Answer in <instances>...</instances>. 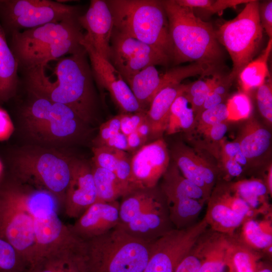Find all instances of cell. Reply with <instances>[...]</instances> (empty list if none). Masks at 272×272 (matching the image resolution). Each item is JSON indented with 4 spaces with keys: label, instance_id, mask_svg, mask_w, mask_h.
I'll list each match as a JSON object with an SVG mask.
<instances>
[{
    "label": "cell",
    "instance_id": "8992f818",
    "mask_svg": "<svg viewBox=\"0 0 272 272\" xmlns=\"http://www.w3.org/2000/svg\"><path fill=\"white\" fill-rule=\"evenodd\" d=\"M31 100L23 111L27 129L35 138L46 142L80 140L88 134V123L64 104L30 93Z\"/></svg>",
    "mask_w": 272,
    "mask_h": 272
},
{
    "label": "cell",
    "instance_id": "7dc6e473",
    "mask_svg": "<svg viewBox=\"0 0 272 272\" xmlns=\"http://www.w3.org/2000/svg\"><path fill=\"white\" fill-rule=\"evenodd\" d=\"M222 156L234 160L242 166L248 164L247 159L241 151L240 145L236 141L227 142L223 145Z\"/></svg>",
    "mask_w": 272,
    "mask_h": 272
},
{
    "label": "cell",
    "instance_id": "680465c9",
    "mask_svg": "<svg viewBox=\"0 0 272 272\" xmlns=\"http://www.w3.org/2000/svg\"><path fill=\"white\" fill-rule=\"evenodd\" d=\"M257 272H272V270L269 266H262L260 264Z\"/></svg>",
    "mask_w": 272,
    "mask_h": 272
},
{
    "label": "cell",
    "instance_id": "d6a6232c",
    "mask_svg": "<svg viewBox=\"0 0 272 272\" xmlns=\"http://www.w3.org/2000/svg\"><path fill=\"white\" fill-rule=\"evenodd\" d=\"M189 104L184 93L176 98L170 110L165 130L167 134L188 131L194 126L195 116Z\"/></svg>",
    "mask_w": 272,
    "mask_h": 272
},
{
    "label": "cell",
    "instance_id": "b9f144b4",
    "mask_svg": "<svg viewBox=\"0 0 272 272\" xmlns=\"http://www.w3.org/2000/svg\"><path fill=\"white\" fill-rule=\"evenodd\" d=\"M201 262L198 241L181 260L174 272H198Z\"/></svg>",
    "mask_w": 272,
    "mask_h": 272
},
{
    "label": "cell",
    "instance_id": "c3c4849f",
    "mask_svg": "<svg viewBox=\"0 0 272 272\" xmlns=\"http://www.w3.org/2000/svg\"><path fill=\"white\" fill-rule=\"evenodd\" d=\"M14 130V125L9 114L0 107V141L8 140Z\"/></svg>",
    "mask_w": 272,
    "mask_h": 272
},
{
    "label": "cell",
    "instance_id": "30bf717a",
    "mask_svg": "<svg viewBox=\"0 0 272 272\" xmlns=\"http://www.w3.org/2000/svg\"><path fill=\"white\" fill-rule=\"evenodd\" d=\"M79 12L77 7L50 0H0V24L11 34L79 17Z\"/></svg>",
    "mask_w": 272,
    "mask_h": 272
},
{
    "label": "cell",
    "instance_id": "836d02e7",
    "mask_svg": "<svg viewBox=\"0 0 272 272\" xmlns=\"http://www.w3.org/2000/svg\"><path fill=\"white\" fill-rule=\"evenodd\" d=\"M242 242L254 249H266L272 245V230L270 221H256L252 218L242 223Z\"/></svg>",
    "mask_w": 272,
    "mask_h": 272
},
{
    "label": "cell",
    "instance_id": "6da1fadb",
    "mask_svg": "<svg viewBox=\"0 0 272 272\" xmlns=\"http://www.w3.org/2000/svg\"><path fill=\"white\" fill-rule=\"evenodd\" d=\"M88 54L83 46L76 52L60 58L55 65L56 80L45 74V66L25 71L29 92L73 110L85 122L95 119L98 100Z\"/></svg>",
    "mask_w": 272,
    "mask_h": 272
},
{
    "label": "cell",
    "instance_id": "5b68a950",
    "mask_svg": "<svg viewBox=\"0 0 272 272\" xmlns=\"http://www.w3.org/2000/svg\"><path fill=\"white\" fill-rule=\"evenodd\" d=\"M114 29L169 56L172 46L162 1L108 0Z\"/></svg>",
    "mask_w": 272,
    "mask_h": 272
},
{
    "label": "cell",
    "instance_id": "9a60e30c",
    "mask_svg": "<svg viewBox=\"0 0 272 272\" xmlns=\"http://www.w3.org/2000/svg\"><path fill=\"white\" fill-rule=\"evenodd\" d=\"M169 163V153L163 139L142 146L131 157L129 184L131 190L155 187Z\"/></svg>",
    "mask_w": 272,
    "mask_h": 272
},
{
    "label": "cell",
    "instance_id": "6f0895ef",
    "mask_svg": "<svg viewBox=\"0 0 272 272\" xmlns=\"http://www.w3.org/2000/svg\"><path fill=\"white\" fill-rule=\"evenodd\" d=\"M268 192L271 195L272 193V167L271 165L269 167L267 177V184H266Z\"/></svg>",
    "mask_w": 272,
    "mask_h": 272
},
{
    "label": "cell",
    "instance_id": "7c38bea8",
    "mask_svg": "<svg viewBox=\"0 0 272 272\" xmlns=\"http://www.w3.org/2000/svg\"><path fill=\"white\" fill-rule=\"evenodd\" d=\"M109 61L125 82L150 65H167L171 59L163 52L113 29Z\"/></svg>",
    "mask_w": 272,
    "mask_h": 272
},
{
    "label": "cell",
    "instance_id": "db71d44e",
    "mask_svg": "<svg viewBox=\"0 0 272 272\" xmlns=\"http://www.w3.org/2000/svg\"><path fill=\"white\" fill-rule=\"evenodd\" d=\"M179 6L192 9L200 8L207 11L212 5L213 0H174Z\"/></svg>",
    "mask_w": 272,
    "mask_h": 272
},
{
    "label": "cell",
    "instance_id": "7bdbcfd3",
    "mask_svg": "<svg viewBox=\"0 0 272 272\" xmlns=\"http://www.w3.org/2000/svg\"><path fill=\"white\" fill-rule=\"evenodd\" d=\"M120 114L103 123L99 127L98 135L95 140V146H102L112 137L121 132Z\"/></svg>",
    "mask_w": 272,
    "mask_h": 272
},
{
    "label": "cell",
    "instance_id": "ffe728a7",
    "mask_svg": "<svg viewBox=\"0 0 272 272\" xmlns=\"http://www.w3.org/2000/svg\"><path fill=\"white\" fill-rule=\"evenodd\" d=\"M119 202L96 201L80 217L71 228L83 241L102 235L115 228L119 224Z\"/></svg>",
    "mask_w": 272,
    "mask_h": 272
},
{
    "label": "cell",
    "instance_id": "60d3db41",
    "mask_svg": "<svg viewBox=\"0 0 272 272\" xmlns=\"http://www.w3.org/2000/svg\"><path fill=\"white\" fill-rule=\"evenodd\" d=\"M92 150L94 165L114 173L120 150L103 146H95Z\"/></svg>",
    "mask_w": 272,
    "mask_h": 272
},
{
    "label": "cell",
    "instance_id": "11a10c76",
    "mask_svg": "<svg viewBox=\"0 0 272 272\" xmlns=\"http://www.w3.org/2000/svg\"><path fill=\"white\" fill-rule=\"evenodd\" d=\"M128 151H137L146 143L136 131L127 135Z\"/></svg>",
    "mask_w": 272,
    "mask_h": 272
},
{
    "label": "cell",
    "instance_id": "f907efd6",
    "mask_svg": "<svg viewBox=\"0 0 272 272\" xmlns=\"http://www.w3.org/2000/svg\"><path fill=\"white\" fill-rule=\"evenodd\" d=\"M116 150L128 151L127 136L120 132L106 141L103 145Z\"/></svg>",
    "mask_w": 272,
    "mask_h": 272
},
{
    "label": "cell",
    "instance_id": "74e56055",
    "mask_svg": "<svg viewBox=\"0 0 272 272\" xmlns=\"http://www.w3.org/2000/svg\"><path fill=\"white\" fill-rule=\"evenodd\" d=\"M226 103L229 113L228 120L245 119L249 118L251 113V100L247 94L243 92L233 95Z\"/></svg>",
    "mask_w": 272,
    "mask_h": 272
},
{
    "label": "cell",
    "instance_id": "4fadbf2b",
    "mask_svg": "<svg viewBox=\"0 0 272 272\" xmlns=\"http://www.w3.org/2000/svg\"><path fill=\"white\" fill-rule=\"evenodd\" d=\"M211 74L207 68L196 62L172 67L164 73H160L155 65H150L135 74L125 82L142 109L147 111L153 99L164 88L181 83L188 77Z\"/></svg>",
    "mask_w": 272,
    "mask_h": 272
},
{
    "label": "cell",
    "instance_id": "f1b7e54d",
    "mask_svg": "<svg viewBox=\"0 0 272 272\" xmlns=\"http://www.w3.org/2000/svg\"><path fill=\"white\" fill-rule=\"evenodd\" d=\"M92 170L97 192V201H114L132 191L128 184L120 181L112 172L94 165Z\"/></svg>",
    "mask_w": 272,
    "mask_h": 272
},
{
    "label": "cell",
    "instance_id": "1f68e13d",
    "mask_svg": "<svg viewBox=\"0 0 272 272\" xmlns=\"http://www.w3.org/2000/svg\"><path fill=\"white\" fill-rule=\"evenodd\" d=\"M259 255L241 241L231 238L227 251L226 264L230 265L234 272H257L260 265Z\"/></svg>",
    "mask_w": 272,
    "mask_h": 272
},
{
    "label": "cell",
    "instance_id": "ac0fdd59",
    "mask_svg": "<svg viewBox=\"0 0 272 272\" xmlns=\"http://www.w3.org/2000/svg\"><path fill=\"white\" fill-rule=\"evenodd\" d=\"M65 199L67 213L72 217H80L97 201L92 166L85 161L72 158L71 179Z\"/></svg>",
    "mask_w": 272,
    "mask_h": 272
},
{
    "label": "cell",
    "instance_id": "5bb4252c",
    "mask_svg": "<svg viewBox=\"0 0 272 272\" xmlns=\"http://www.w3.org/2000/svg\"><path fill=\"white\" fill-rule=\"evenodd\" d=\"M88 54L94 81L106 90L121 113L145 111L120 73L111 63L101 56L84 37L81 41Z\"/></svg>",
    "mask_w": 272,
    "mask_h": 272
},
{
    "label": "cell",
    "instance_id": "d6986e66",
    "mask_svg": "<svg viewBox=\"0 0 272 272\" xmlns=\"http://www.w3.org/2000/svg\"><path fill=\"white\" fill-rule=\"evenodd\" d=\"M172 224L163 198L143 211L130 222L116 227L132 237L150 243L172 229Z\"/></svg>",
    "mask_w": 272,
    "mask_h": 272
},
{
    "label": "cell",
    "instance_id": "83f0119b",
    "mask_svg": "<svg viewBox=\"0 0 272 272\" xmlns=\"http://www.w3.org/2000/svg\"><path fill=\"white\" fill-rule=\"evenodd\" d=\"M163 198L156 188L133 190L122 197L119 207V224L132 221L144 210Z\"/></svg>",
    "mask_w": 272,
    "mask_h": 272
},
{
    "label": "cell",
    "instance_id": "f35d334b",
    "mask_svg": "<svg viewBox=\"0 0 272 272\" xmlns=\"http://www.w3.org/2000/svg\"><path fill=\"white\" fill-rule=\"evenodd\" d=\"M229 113L225 102L204 110L195 117L197 127L203 132L208 128L216 124L228 120Z\"/></svg>",
    "mask_w": 272,
    "mask_h": 272
},
{
    "label": "cell",
    "instance_id": "4dcf8cb0",
    "mask_svg": "<svg viewBox=\"0 0 272 272\" xmlns=\"http://www.w3.org/2000/svg\"><path fill=\"white\" fill-rule=\"evenodd\" d=\"M22 202L34 219L46 218L56 212L57 197L43 189L23 190L18 187Z\"/></svg>",
    "mask_w": 272,
    "mask_h": 272
},
{
    "label": "cell",
    "instance_id": "d590c367",
    "mask_svg": "<svg viewBox=\"0 0 272 272\" xmlns=\"http://www.w3.org/2000/svg\"><path fill=\"white\" fill-rule=\"evenodd\" d=\"M212 83L213 79L205 81L199 79L191 83L186 84L184 93L195 117L201 112L205 100L211 91Z\"/></svg>",
    "mask_w": 272,
    "mask_h": 272
},
{
    "label": "cell",
    "instance_id": "7402d4cb",
    "mask_svg": "<svg viewBox=\"0 0 272 272\" xmlns=\"http://www.w3.org/2000/svg\"><path fill=\"white\" fill-rule=\"evenodd\" d=\"M34 231L38 263L48 257L50 249H54L63 241L78 238L71 229L63 225L56 212L40 219H34Z\"/></svg>",
    "mask_w": 272,
    "mask_h": 272
},
{
    "label": "cell",
    "instance_id": "2e32d148",
    "mask_svg": "<svg viewBox=\"0 0 272 272\" xmlns=\"http://www.w3.org/2000/svg\"><path fill=\"white\" fill-rule=\"evenodd\" d=\"M253 214L247 203L230 188L217 189L210 195L205 218L213 231L230 236Z\"/></svg>",
    "mask_w": 272,
    "mask_h": 272
},
{
    "label": "cell",
    "instance_id": "4316f807",
    "mask_svg": "<svg viewBox=\"0 0 272 272\" xmlns=\"http://www.w3.org/2000/svg\"><path fill=\"white\" fill-rule=\"evenodd\" d=\"M18 63L0 24V103L16 94L18 85Z\"/></svg>",
    "mask_w": 272,
    "mask_h": 272
},
{
    "label": "cell",
    "instance_id": "cb8c5ba5",
    "mask_svg": "<svg viewBox=\"0 0 272 272\" xmlns=\"http://www.w3.org/2000/svg\"><path fill=\"white\" fill-rule=\"evenodd\" d=\"M243 127L237 141L248 164H258L270 151L271 134L252 119Z\"/></svg>",
    "mask_w": 272,
    "mask_h": 272
},
{
    "label": "cell",
    "instance_id": "ba28073f",
    "mask_svg": "<svg viewBox=\"0 0 272 272\" xmlns=\"http://www.w3.org/2000/svg\"><path fill=\"white\" fill-rule=\"evenodd\" d=\"M72 159L55 151L28 149L16 156L15 168L21 179L56 197L65 196L71 179Z\"/></svg>",
    "mask_w": 272,
    "mask_h": 272
},
{
    "label": "cell",
    "instance_id": "9f6ffc18",
    "mask_svg": "<svg viewBox=\"0 0 272 272\" xmlns=\"http://www.w3.org/2000/svg\"><path fill=\"white\" fill-rule=\"evenodd\" d=\"M135 131L146 143L151 137L150 126L147 118L140 123Z\"/></svg>",
    "mask_w": 272,
    "mask_h": 272
},
{
    "label": "cell",
    "instance_id": "ab89813d",
    "mask_svg": "<svg viewBox=\"0 0 272 272\" xmlns=\"http://www.w3.org/2000/svg\"><path fill=\"white\" fill-rule=\"evenodd\" d=\"M256 101L259 112L269 123H272V82L269 75L257 88Z\"/></svg>",
    "mask_w": 272,
    "mask_h": 272
},
{
    "label": "cell",
    "instance_id": "ee69618b",
    "mask_svg": "<svg viewBox=\"0 0 272 272\" xmlns=\"http://www.w3.org/2000/svg\"><path fill=\"white\" fill-rule=\"evenodd\" d=\"M147 111L120 113V130L126 136L135 131L140 123L146 118Z\"/></svg>",
    "mask_w": 272,
    "mask_h": 272
},
{
    "label": "cell",
    "instance_id": "9c48e42d",
    "mask_svg": "<svg viewBox=\"0 0 272 272\" xmlns=\"http://www.w3.org/2000/svg\"><path fill=\"white\" fill-rule=\"evenodd\" d=\"M0 234L16 249L29 269L37 263L34 219L14 185L0 189Z\"/></svg>",
    "mask_w": 272,
    "mask_h": 272
},
{
    "label": "cell",
    "instance_id": "f5cc1de1",
    "mask_svg": "<svg viewBox=\"0 0 272 272\" xmlns=\"http://www.w3.org/2000/svg\"><path fill=\"white\" fill-rule=\"evenodd\" d=\"M222 159L223 167L229 176L237 177L242 173V166L235 160L223 156Z\"/></svg>",
    "mask_w": 272,
    "mask_h": 272
},
{
    "label": "cell",
    "instance_id": "94428289",
    "mask_svg": "<svg viewBox=\"0 0 272 272\" xmlns=\"http://www.w3.org/2000/svg\"><path fill=\"white\" fill-rule=\"evenodd\" d=\"M2 171H3V164L0 160V176L2 174Z\"/></svg>",
    "mask_w": 272,
    "mask_h": 272
},
{
    "label": "cell",
    "instance_id": "3957f363",
    "mask_svg": "<svg viewBox=\"0 0 272 272\" xmlns=\"http://www.w3.org/2000/svg\"><path fill=\"white\" fill-rule=\"evenodd\" d=\"M78 17L50 23L10 34V48L24 71L73 54L83 46L84 37Z\"/></svg>",
    "mask_w": 272,
    "mask_h": 272
},
{
    "label": "cell",
    "instance_id": "d4e9b609",
    "mask_svg": "<svg viewBox=\"0 0 272 272\" xmlns=\"http://www.w3.org/2000/svg\"><path fill=\"white\" fill-rule=\"evenodd\" d=\"M198 240L201 262L198 272H223L227 251L231 243L230 236L214 231Z\"/></svg>",
    "mask_w": 272,
    "mask_h": 272
},
{
    "label": "cell",
    "instance_id": "52a82bcc",
    "mask_svg": "<svg viewBox=\"0 0 272 272\" xmlns=\"http://www.w3.org/2000/svg\"><path fill=\"white\" fill-rule=\"evenodd\" d=\"M259 2L250 0L234 19L215 30L217 38L229 53L233 63L227 75L232 83L256 54L261 43L263 29L258 13Z\"/></svg>",
    "mask_w": 272,
    "mask_h": 272
},
{
    "label": "cell",
    "instance_id": "91938a15",
    "mask_svg": "<svg viewBox=\"0 0 272 272\" xmlns=\"http://www.w3.org/2000/svg\"><path fill=\"white\" fill-rule=\"evenodd\" d=\"M226 266L228 267V271L227 272H234L231 266L229 264H226Z\"/></svg>",
    "mask_w": 272,
    "mask_h": 272
},
{
    "label": "cell",
    "instance_id": "7a4b0ae2",
    "mask_svg": "<svg viewBox=\"0 0 272 272\" xmlns=\"http://www.w3.org/2000/svg\"><path fill=\"white\" fill-rule=\"evenodd\" d=\"M172 46V61L200 64L213 75L218 74L223 52L212 25L197 17L191 8L178 5L174 0L162 1Z\"/></svg>",
    "mask_w": 272,
    "mask_h": 272
},
{
    "label": "cell",
    "instance_id": "8d00e7d4",
    "mask_svg": "<svg viewBox=\"0 0 272 272\" xmlns=\"http://www.w3.org/2000/svg\"><path fill=\"white\" fill-rule=\"evenodd\" d=\"M26 267L16 249L0 234V272H23Z\"/></svg>",
    "mask_w": 272,
    "mask_h": 272
},
{
    "label": "cell",
    "instance_id": "8fae6325",
    "mask_svg": "<svg viewBox=\"0 0 272 272\" xmlns=\"http://www.w3.org/2000/svg\"><path fill=\"white\" fill-rule=\"evenodd\" d=\"M208 226L204 217L186 228L172 229L151 243L149 258L143 272H174Z\"/></svg>",
    "mask_w": 272,
    "mask_h": 272
},
{
    "label": "cell",
    "instance_id": "44dd1931",
    "mask_svg": "<svg viewBox=\"0 0 272 272\" xmlns=\"http://www.w3.org/2000/svg\"><path fill=\"white\" fill-rule=\"evenodd\" d=\"M171 154L174 163L182 175L210 196L216 176L210 164L183 144L176 145Z\"/></svg>",
    "mask_w": 272,
    "mask_h": 272
},
{
    "label": "cell",
    "instance_id": "e575fe53",
    "mask_svg": "<svg viewBox=\"0 0 272 272\" xmlns=\"http://www.w3.org/2000/svg\"><path fill=\"white\" fill-rule=\"evenodd\" d=\"M231 189L238 196L244 200L252 211L262 210L267 207L266 195L268 190L266 184L258 179L244 180L233 183Z\"/></svg>",
    "mask_w": 272,
    "mask_h": 272
},
{
    "label": "cell",
    "instance_id": "816d5d0a",
    "mask_svg": "<svg viewBox=\"0 0 272 272\" xmlns=\"http://www.w3.org/2000/svg\"><path fill=\"white\" fill-rule=\"evenodd\" d=\"M228 129L226 122L216 124L205 130L203 133L211 140L215 142L221 141Z\"/></svg>",
    "mask_w": 272,
    "mask_h": 272
},
{
    "label": "cell",
    "instance_id": "681fc988",
    "mask_svg": "<svg viewBox=\"0 0 272 272\" xmlns=\"http://www.w3.org/2000/svg\"><path fill=\"white\" fill-rule=\"evenodd\" d=\"M250 0H217L214 1L210 8L207 11L211 14L222 15L226 9L235 8L239 5L247 4Z\"/></svg>",
    "mask_w": 272,
    "mask_h": 272
},
{
    "label": "cell",
    "instance_id": "277c9868",
    "mask_svg": "<svg viewBox=\"0 0 272 272\" xmlns=\"http://www.w3.org/2000/svg\"><path fill=\"white\" fill-rule=\"evenodd\" d=\"M84 241L83 272H143L150 256L151 243L132 237L117 227Z\"/></svg>",
    "mask_w": 272,
    "mask_h": 272
},
{
    "label": "cell",
    "instance_id": "e0dca14e",
    "mask_svg": "<svg viewBox=\"0 0 272 272\" xmlns=\"http://www.w3.org/2000/svg\"><path fill=\"white\" fill-rule=\"evenodd\" d=\"M78 22L86 30L84 38L101 56L109 61L110 41L114 28L111 10L104 0H92L86 12L78 18Z\"/></svg>",
    "mask_w": 272,
    "mask_h": 272
},
{
    "label": "cell",
    "instance_id": "f6af8a7d",
    "mask_svg": "<svg viewBox=\"0 0 272 272\" xmlns=\"http://www.w3.org/2000/svg\"><path fill=\"white\" fill-rule=\"evenodd\" d=\"M130 160L131 157L127 152L119 151L114 171L116 176L120 181L128 184L129 187V180L131 171Z\"/></svg>",
    "mask_w": 272,
    "mask_h": 272
},
{
    "label": "cell",
    "instance_id": "484cf974",
    "mask_svg": "<svg viewBox=\"0 0 272 272\" xmlns=\"http://www.w3.org/2000/svg\"><path fill=\"white\" fill-rule=\"evenodd\" d=\"M161 191L165 202L191 198L205 202L210 196L199 187L185 178L174 163L162 176Z\"/></svg>",
    "mask_w": 272,
    "mask_h": 272
},
{
    "label": "cell",
    "instance_id": "f546056e",
    "mask_svg": "<svg viewBox=\"0 0 272 272\" xmlns=\"http://www.w3.org/2000/svg\"><path fill=\"white\" fill-rule=\"evenodd\" d=\"M272 49V39H269L261 54L248 63L238 77L243 92L246 93L260 86L269 75L267 61Z\"/></svg>",
    "mask_w": 272,
    "mask_h": 272
},
{
    "label": "cell",
    "instance_id": "603a6c76",
    "mask_svg": "<svg viewBox=\"0 0 272 272\" xmlns=\"http://www.w3.org/2000/svg\"><path fill=\"white\" fill-rule=\"evenodd\" d=\"M186 84H176L164 88L153 99L147 111L146 118L151 129V138L159 139L166 129L171 107Z\"/></svg>",
    "mask_w": 272,
    "mask_h": 272
},
{
    "label": "cell",
    "instance_id": "bcb514c9",
    "mask_svg": "<svg viewBox=\"0 0 272 272\" xmlns=\"http://www.w3.org/2000/svg\"><path fill=\"white\" fill-rule=\"evenodd\" d=\"M258 13L261 27L272 39V1H264L259 3Z\"/></svg>",
    "mask_w": 272,
    "mask_h": 272
}]
</instances>
